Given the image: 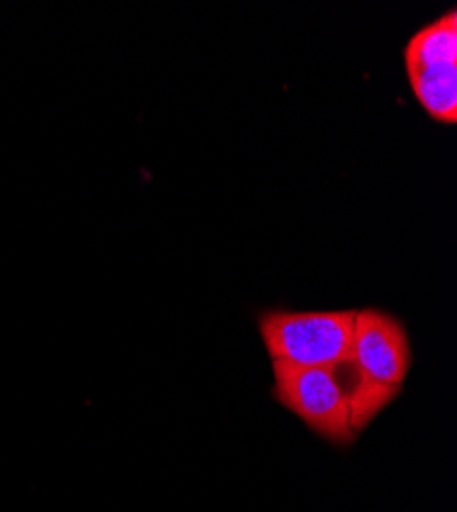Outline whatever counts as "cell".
Returning <instances> with one entry per match:
<instances>
[{
	"label": "cell",
	"mask_w": 457,
	"mask_h": 512,
	"mask_svg": "<svg viewBox=\"0 0 457 512\" xmlns=\"http://www.w3.org/2000/svg\"><path fill=\"white\" fill-rule=\"evenodd\" d=\"M410 363L408 334L398 318L373 308L355 314L349 367L357 379L347 390L355 435L400 394Z\"/></svg>",
	"instance_id": "cell-1"
},
{
	"label": "cell",
	"mask_w": 457,
	"mask_h": 512,
	"mask_svg": "<svg viewBox=\"0 0 457 512\" xmlns=\"http://www.w3.org/2000/svg\"><path fill=\"white\" fill-rule=\"evenodd\" d=\"M355 314L273 310L259 318V332L273 361L341 369L351 361Z\"/></svg>",
	"instance_id": "cell-2"
},
{
	"label": "cell",
	"mask_w": 457,
	"mask_h": 512,
	"mask_svg": "<svg viewBox=\"0 0 457 512\" xmlns=\"http://www.w3.org/2000/svg\"><path fill=\"white\" fill-rule=\"evenodd\" d=\"M273 377L275 402L302 418L310 431L339 447L355 443L347 390L337 369L273 361Z\"/></svg>",
	"instance_id": "cell-3"
},
{
	"label": "cell",
	"mask_w": 457,
	"mask_h": 512,
	"mask_svg": "<svg viewBox=\"0 0 457 512\" xmlns=\"http://www.w3.org/2000/svg\"><path fill=\"white\" fill-rule=\"evenodd\" d=\"M406 72L431 66H457V13L447 15L425 25L414 33L404 52Z\"/></svg>",
	"instance_id": "cell-4"
},
{
	"label": "cell",
	"mask_w": 457,
	"mask_h": 512,
	"mask_svg": "<svg viewBox=\"0 0 457 512\" xmlns=\"http://www.w3.org/2000/svg\"><path fill=\"white\" fill-rule=\"evenodd\" d=\"M410 87L425 111L437 121L457 119V66H431L408 72Z\"/></svg>",
	"instance_id": "cell-5"
}]
</instances>
